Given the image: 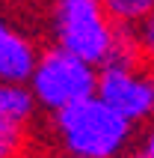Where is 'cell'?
<instances>
[{
	"label": "cell",
	"mask_w": 154,
	"mask_h": 158,
	"mask_svg": "<svg viewBox=\"0 0 154 158\" xmlns=\"http://www.w3.org/2000/svg\"><path fill=\"white\" fill-rule=\"evenodd\" d=\"M27 146V125L12 123L0 114V158H18Z\"/></svg>",
	"instance_id": "obj_8"
},
{
	"label": "cell",
	"mask_w": 154,
	"mask_h": 158,
	"mask_svg": "<svg viewBox=\"0 0 154 158\" xmlns=\"http://www.w3.org/2000/svg\"><path fill=\"white\" fill-rule=\"evenodd\" d=\"M68 158H89V155H68Z\"/></svg>",
	"instance_id": "obj_11"
},
{
	"label": "cell",
	"mask_w": 154,
	"mask_h": 158,
	"mask_svg": "<svg viewBox=\"0 0 154 158\" xmlns=\"http://www.w3.org/2000/svg\"><path fill=\"white\" fill-rule=\"evenodd\" d=\"M36 98L30 93L27 84H18V81H0V114L12 119V123L27 125L36 116Z\"/></svg>",
	"instance_id": "obj_6"
},
{
	"label": "cell",
	"mask_w": 154,
	"mask_h": 158,
	"mask_svg": "<svg viewBox=\"0 0 154 158\" xmlns=\"http://www.w3.org/2000/svg\"><path fill=\"white\" fill-rule=\"evenodd\" d=\"M139 152H142L145 158H154V125L148 128V134H145V140H142V149H139Z\"/></svg>",
	"instance_id": "obj_10"
},
{
	"label": "cell",
	"mask_w": 154,
	"mask_h": 158,
	"mask_svg": "<svg viewBox=\"0 0 154 158\" xmlns=\"http://www.w3.org/2000/svg\"><path fill=\"white\" fill-rule=\"evenodd\" d=\"M104 12L110 15L113 24H139L142 18L154 12V0H101Z\"/></svg>",
	"instance_id": "obj_7"
},
{
	"label": "cell",
	"mask_w": 154,
	"mask_h": 158,
	"mask_svg": "<svg viewBox=\"0 0 154 158\" xmlns=\"http://www.w3.org/2000/svg\"><path fill=\"white\" fill-rule=\"evenodd\" d=\"M95 96L104 98L130 123L154 116V69L151 66H101Z\"/></svg>",
	"instance_id": "obj_4"
},
{
	"label": "cell",
	"mask_w": 154,
	"mask_h": 158,
	"mask_svg": "<svg viewBox=\"0 0 154 158\" xmlns=\"http://www.w3.org/2000/svg\"><path fill=\"white\" fill-rule=\"evenodd\" d=\"M51 33L53 45L98 69L110 54L116 24L104 12L101 0H53Z\"/></svg>",
	"instance_id": "obj_2"
},
{
	"label": "cell",
	"mask_w": 154,
	"mask_h": 158,
	"mask_svg": "<svg viewBox=\"0 0 154 158\" xmlns=\"http://www.w3.org/2000/svg\"><path fill=\"white\" fill-rule=\"evenodd\" d=\"M133 36H137V48L145 66L154 69V12L148 18H142L139 24H133Z\"/></svg>",
	"instance_id": "obj_9"
},
{
	"label": "cell",
	"mask_w": 154,
	"mask_h": 158,
	"mask_svg": "<svg viewBox=\"0 0 154 158\" xmlns=\"http://www.w3.org/2000/svg\"><path fill=\"white\" fill-rule=\"evenodd\" d=\"M95 81H98L95 66L68 54L60 45H48L36 57V66L27 78V87H30L39 107H44L48 114H56L65 105H74L80 98L92 96Z\"/></svg>",
	"instance_id": "obj_3"
},
{
	"label": "cell",
	"mask_w": 154,
	"mask_h": 158,
	"mask_svg": "<svg viewBox=\"0 0 154 158\" xmlns=\"http://www.w3.org/2000/svg\"><path fill=\"white\" fill-rule=\"evenodd\" d=\"M39 48L24 30H18L6 15H0V81L27 84L36 66Z\"/></svg>",
	"instance_id": "obj_5"
},
{
	"label": "cell",
	"mask_w": 154,
	"mask_h": 158,
	"mask_svg": "<svg viewBox=\"0 0 154 158\" xmlns=\"http://www.w3.org/2000/svg\"><path fill=\"white\" fill-rule=\"evenodd\" d=\"M53 125H56L62 146L71 155H89V158L121 155L133 134V123L125 119L119 110H113L95 93L56 110Z\"/></svg>",
	"instance_id": "obj_1"
}]
</instances>
